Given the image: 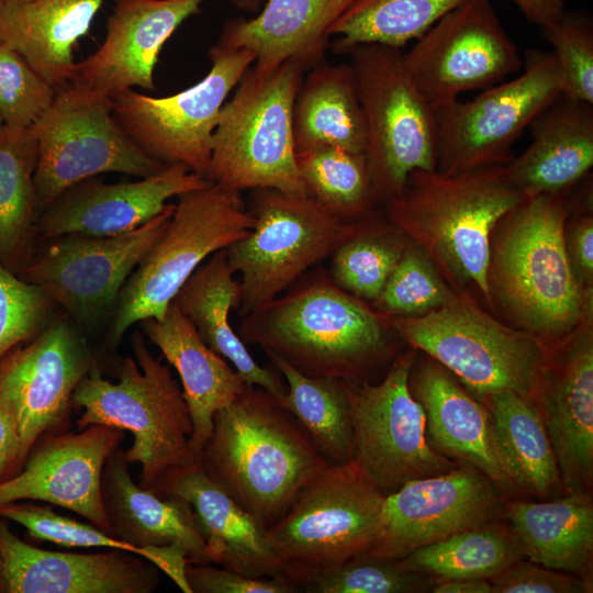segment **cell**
Returning a JSON list of instances; mask_svg holds the SVG:
<instances>
[{"mask_svg":"<svg viewBox=\"0 0 593 593\" xmlns=\"http://www.w3.org/2000/svg\"><path fill=\"white\" fill-rule=\"evenodd\" d=\"M105 0H0V46L58 89L70 82L74 51Z\"/></svg>","mask_w":593,"mask_h":593,"instance_id":"31","label":"cell"},{"mask_svg":"<svg viewBox=\"0 0 593 593\" xmlns=\"http://www.w3.org/2000/svg\"><path fill=\"white\" fill-rule=\"evenodd\" d=\"M409 385L424 410L426 436L436 451L480 470L503 495L519 491L499 450L485 405L435 360L413 363Z\"/></svg>","mask_w":593,"mask_h":593,"instance_id":"25","label":"cell"},{"mask_svg":"<svg viewBox=\"0 0 593 593\" xmlns=\"http://www.w3.org/2000/svg\"><path fill=\"white\" fill-rule=\"evenodd\" d=\"M366 125L365 155L377 200L399 193L416 170L436 169V111L411 79L401 48L367 44L349 53Z\"/></svg>","mask_w":593,"mask_h":593,"instance_id":"11","label":"cell"},{"mask_svg":"<svg viewBox=\"0 0 593 593\" xmlns=\"http://www.w3.org/2000/svg\"><path fill=\"white\" fill-rule=\"evenodd\" d=\"M131 345L134 358L121 362L119 382L104 379L94 363L76 388L72 404L83 409L78 429L102 424L133 435L124 458L141 465L139 485L154 491L172 473L198 466L190 448L193 427L169 365L153 356L139 332Z\"/></svg>","mask_w":593,"mask_h":593,"instance_id":"5","label":"cell"},{"mask_svg":"<svg viewBox=\"0 0 593 593\" xmlns=\"http://www.w3.org/2000/svg\"><path fill=\"white\" fill-rule=\"evenodd\" d=\"M253 230L225 248L239 275L238 312L248 315L278 298L301 275L358 231L307 195L257 189Z\"/></svg>","mask_w":593,"mask_h":593,"instance_id":"10","label":"cell"},{"mask_svg":"<svg viewBox=\"0 0 593 593\" xmlns=\"http://www.w3.org/2000/svg\"><path fill=\"white\" fill-rule=\"evenodd\" d=\"M186 578L191 593H294L287 578H253L211 563H188Z\"/></svg>","mask_w":593,"mask_h":593,"instance_id":"49","label":"cell"},{"mask_svg":"<svg viewBox=\"0 0 593 593\" xmlns=\"http://www.w3.org/2000/svg\"><path fill=\"white\" fill-rule=\"evenodd\" d=\"M20 437L13 417L0 407V482L18 471Z\"/></svg>","mask_w":593,"mask_h":593,"instance_id":"51","label":"cell"},{"mask_svg":"<svg viewBox=\"0 0 593 593\" xmlns=\"http://www.w3.org/2000/svg\"><path fill=\"white\" fill-rule=\"evenodd\" d=\"M93 365L85 339L64 317L0 360V407L13 417L20 437L18 471L36 441L66 418Z\"/></svg>","mask_w":593,"mask_h":593,"instance_id":"18","label":"cell"},{"mask_svg":"<svg viewBox=\"0 0 593 593\" xmlns=\"http://www.w3.org/2000/svg\"><path fill=\"white\" fill-rule=\"evenodd\" d=\"M37 141L31 127L0 130V262L22 269L31 261L38 216Z\"/></svg>","mask_w":593,"mask_h":593,"instance_id":"36","label":"cell"},{"mask_svg":"<svg viewBox=\"0 0 593 593\" xmlns=\"http://www.w3.org/2000/svg\"><path fill=\"white\" fill-rule=\"evenodd\" d=\"M128 466L119 446L103 468L101 492L111 535L138 548L177 546L189 563H212L191 505L136 484Z\"/></svg>","mask_w":593,"mask_h":593,"instance_id":"29","label":"cell"},{"mask_svg":"<svg viewBox=\"0 0 593 593\" xmlns=\"http://www.w3.org/2000/svg\"><path fill=\"white\" fill-rule=\"evenodd\" d=\"M154 492L180 496L191 505L212 563L253 578H286L266 529L199 465L172 473Z\"/></svg>","mask_w":593,"mask_h":593,"instance_id":"26","label":"cell"},{"mask_svg":"<svg viewBox=\"0 0 593 593\" xmlns=\"http://www.w3.org/2000/svg\"><path fill=\"white\" fill-rule=\"evenodd\" d=\"M210 181L183 165H169L133 182L104 183L92 178L64 191L36 220V235L53 239L79 233L112 236L126 233L161 213L170 198Z\"/></svg>","mask_w":593,"mask_h":593,"instance_id":"23","label":"cell"},{"mask_svg":"<svg viewBox=\"0 0 593 593\" xmlns=\"http://www.w3.org/2000/svg\"><path fill=\"white\" fill-rule=\"evenodd\" d=\"M354 1L265 0L253 18L228 21L217 43L249 51L261 70L286 61L305 70L322 63L332 26Z\"/></svg>","mask_w":593,"mask_h":593,"instance_id":"27","label":"cell"},{"mask_svg":"<svg viewBox=\"0 0 593 593\" xmlns=\"http://www.w3.org/2000/svg\"><path fill=\"white\" fill-rule=\"evenodd\" d=\"M303 71L294 61L271 70H246L220 111L209 181L237 191L276 189L306 195L296 166L292 130L293 105Z\"/></svg>","mask_w":593,"mask_h":593,"instance_id":"6","label":"cell"},{"mask_svg":"<svg viewBox=\"0 0 593 593\" xmlns=\"http://www.w3.org/2000/svg\"><path fill=\"white\" fill-rule=\"evenodd\" d=\"M292 130L295 152L336 146L365 153V118L349 63L311 68L294 100Z\"/></svg>","mask_w":593,"mask_h":593,"instance_id":"34","label":"cell"},{"mask_svg":"<svg viewBox=\"0 0 593 593\" xmlns=\"http://www.w3.org/2000/svg\"><path fill=\"white\" fill-rule=\"evenodd\" d=\"M468 0H355L334 23L335 49L348 54L359 45L401 48L416 41L445 14Z\"/></svg>","mask_w":593,"mask_h":593,"instance_id":"39","label":"cell"},{"mask_svg":"<svg viewBox=\"0 0 593 593\" xmlns=\"http://www.w3.org/2000/svg\"><path fill=\"white\" fill-rule=\"evenodd\" d=\"M138 324L181 379L193 427L190 448L199 462L215 413L247 384L227 360L203 342L192 322L172 302L161 320L149 317Z\"/></svg>","mask_w":593,"mask_h":593,"instance_id":"30","label":"cell"},{"mask_svg":"<svg viewBox=\"0 0 593 593\" xmlns=\"http://www.w3.org/2000/svg\"><path fill=\"white\" fill-rule=\"evenodd\" d=\"M9 1H24V0H9Z\"/></svg>","mask_w":593,"mask_h":593,"instance_id":"57","label":"cell"},{"mask_svg":"<svg viewBox=\"0 0 593 593\" xmlns=\"http://www.w3.org/2000/svg\"><path fill=\"white\" fill-rule=\"evenodd\" d=\"M407 243L394 226H359L333 253L331 280L350 295L371 303L381 293Z\"/></svg>","mask_w":593,"mask_h":593,"instance_id":"42","label":"cell"},{"mask_svg":"<svg viewBox=\"0 0 593 593\" xmlns=\"http://www.w3.org/2000/svg\"><path fill=\"white\" fill-rule=\"evenodd\" d=\"M177 198L164 233L119 293L109 335L113 347L135 323L161 320L202 261L245 237L255 225L240 191L210 181Z\"/></svg>","mask_w":593,"mask_h":593,"instance_id":"7","label":"cell"},{"mask_svg":"<svg viewBox=\"0 0 593 593\" xmlns=\"http://www.w3.org/2000/svg\"><path fill=\"white\" fill-rule=\"evenodd\" d=\"M204 0H115L99 48L76 64L69 83L113 99L138 87L154 90V72L165 43Z\"/></svg>","mask_w":593,"mask_h":593,"instance_id":"22","label":"cell"},{"mask_svg":"<svg viewBox=\"0 0 593 593\" xmlns=\"http://www.w3.org/2000/svg\"><path fill=\"white\" fill-rule=\"evenodd\" d=\"M225 250L214 253L180 288L172 303L192 322L203 342L227 360L247 385H257L280 402L287 393L281 376L260 367L230 324V313L240 300Z\"/></svg>","mask_w":593,"mask_h":593,"instance_id":"33","label":"cell"},{"mask_svg":"<svg viewBox=\"0 0 593 593\" xmlns=\"http://www.w3.org/2000/svg\"><path fill=\"white\" fill-rule=\"evenodd\" d=\"M504 514L525 559L592 581V493L541 502L508 500Z\"/></svg>","mask_w":593,"mask_h":593,"instance_id":"32","label":"cell"},{"mask_svg":"<svg viewBox=\"0 0 593 593\" xmlns=\"http://www.w3.org/2000/svg\"><path fill=\"white\" fill-rule=\"evenodd\" d=\"M532 142L505 165L525 198L567 193L593 166V104L560 94L529 124Z\"/></svg>","mask_w":593,"mask_h":593,"instance_id":"28","label":"cell"},{"mask_svg":"<svg viewBox=\"0 0 593 593\" xmlns=\"http://www.w3.org/2000/svg\"><path fill=\"white\" fill-rule=\"evenodd\" d=\"M403 61L435 111L463 92L501 82L523 66L490 0H468L445 14L403 53Z\"/></svg>","mask_w":593,"mask_h":593,"instance_id":"16","label":"cell"},{"mask_svg":"<svg viewBox=\"0 0 593 593\" xmlns=\"http://www.w3.org/2000/svg\"><path fill=\"white\" fill-rule=\"evenodd\" d=\"M535 402L558 462L564 493L593 485V325L548 347Z\"/></svg>","mask_w":593,"mask_h":593,"instance_id":"21","label":"cell"},{"mask_svg":"<svg viewBox=\"0 0 593 593\" xmlns=\"http://www.w3.org/2000/svg\"><path fill=\"white\" fill-rule=\"evenodd\" d=\"M525 559L510 527L497 521L456 533L423 546L402 560L433 582L445 579H492Z\"/></svg>","mask_w":593,"mask_h":593,"instance_id":"37","label":"cell"},{"mask_svg":"<svg viewBox=\"0 0 593 593\" xmlns=\"http://www.w3.org/2000/svg\"><path fill=\"white\" fill-rule=\"evenodd\" d=\"M432 585L426 574L407 569L401 559L362 553L307 577L298 588L306 593H416Z\"/></svg>","mask_w":593,"mask_h":593,"instance_id":"43","label":"cell"},{"mask_svg":"<svg viewBox=\"0 0 593 593\" xmlns=\"http://www.w3.org/2000/svg\"><path fill=\"white\" fill-rule=\"evenodd\" d=\"M3 125H4V124H3V121H2V119L0 118V130H1V127H2Z\"/></svg>","mask_w":593,"mask_h":593,"instance_id":"56","label":"cell"},{"mask_svg":"<svg viewBox=\"0 0 593 593\" xmlns=\"http://www.w3.org/2000/svg\"><path fill=\"white\" fill-rule=\"evenodd\" d=\"M523 72L469 101L436 111V169L444 172L506 165L512 146L532 121L561 94L555 56L530 49Z\"/></svg>","mask_w":593,"mask_h":593,"instance_id":"14","label":"cell"},{"mask_svg":"<svg viewBox=\"0 0 593 593\" xmlns=\"http://www.w3.org/2000/svg\"><path fill=\"white\" fill-rule=\"evenodd\" d=\"M55 305L44 290L0 262V360L20 343L40 334Z\"/></svg>","mask_w":593,"mask_h":593,"instance_id":"46","label":"cell"},{"mask_svg":"<svg viewBox=\"0 0 593 593\" xmlns=\"http://www.w3.org/2000/svg\"><path fill=\"white\" fill-rule=\"evenodd\" d=\"M37 141L38 211L76 183L105 172L138 178L166 166L142 152L119 126L112 100L67 83L31 127Z\"/></svg>","mask_w":593,"mask_h":593,"instance_id":"12","label":"cell"},{"mask_svg":"<svg viewBox=\"0 0 593 593\" xmlns=\"http://www.w3.org/2000/svg\"><path fill=\"white\" fill-rule=\"evenodd\" d=\"M198 465L267 529L331 463L275 395L246 385L215 413Z\"/></svg>","mask_w":593,"mask_h":593,"instance_id":"2","label":"cell"},{"mask_svg":"<svg viewBox=\"0 0 593 593\" xmlns=\"http://www.w3.org/2000/svg\"><path fill=\"white\" fill-rule=\"evenodd\" d=\"M265 0H230L238 10L257 13Z\"/></svg>","mask_w":593,"mask_h":593,"instance_id":"54","label":"cell"},{"mask_svg":"<svg viewBox=\"0 0 593 593\" xmlns=\"http://www.w3.org/2000/svg\"><path fill=\"white\" fill-rule=\"evenodd\" d=\"M458 293L430 259L407 243L402 257L371 307L387 316H422L451 303Z\"/></svg>","mask_w":593,"mask_h":593,"instance_id":"44","label":"cell"},{"mask_svg":"<svg viewBox=\"0 0 593 593\" xmlns=\"http://www.w3.org/2000/svg\"><path fill=\"white\" fill-rule=\"evenodd\" d=\"M569 211L566 193L527 197L501 217L490 240L491 311L547 347L592 320L593 289L577 282L566 256Z\"/></svg>","mask_w":593,"mask_h":593,"instance_id":"1","label":"cell"},{"mask_svg":"<svg viewBox=\"0 0 593 593\" xmlns=\"http://www.w3.org/2000/svg\"><path fill=\"white\" fill-rule=\"evenodd\" d=\"M0 593H3V564L0 556Z\"/></svg>","mask_w":593,"mask_h":593,"instance_id":"55","label":"cell"},{"mask_svg":"<svg viewBox=\"0 0 593 593\" xmlns=\"http://www.w3.org/2000/svg\"><path fill=\"white\" fill-rule=\"evenodd\" d=\"M384 497L353 460L328 465L266 529L286 578L298 588L307 577L366 553L379 533Z\"/></svg>","mask_w":593,"mask_h":593,"instance_id":"9","label":"cell"},{"mask_svg":"<svg viewBox=\"0 0 593 593\" xmlns=\"http://www.w3.org/2000/svg\"><path fill=\"white\" fill-rule=\"evenodd\" d=\"M434 593H491V583L488 579H445L433 582Z\"/></svg>","mask_w":593,"mask_h":593,"instance_id":"53","label":"cell"},{"mask_svg":"<svg viewBox=\"0 0 593 593\" xmlns=\"http://www.w3.org/2000/svg\"><path fill=\"white\" fill-rule=\"evenodd\" d=\"M553 48L561 94L593 104V22L589 13L570 11L542 29Z\"/></svg>","mask_w":593,"mask_h":593,"instance_id":"45","label":"cell"},{"mask_svg":"<svg viewBox=\"0 0 593 593\" xmlns=\"http://www.w3.org/2000/svg\"><path fill=\"white\" fill-rule=\"evenodd\" d=\"M414 354L396 358L379 382H345L353 424V461L384 494L458 463L436 451L409 378ZM460 465V463H459Z\"/></svg>","mask_w":593,"mask_h":593,"instance_id":"15","label":"cell"},{"mask_svg":"<svg viewBox=\"0 0 593 593\" xmlns=\"http://www.w3.org/2000/svg\"><path fill=\"white\" fill-rule=\"evenodd\" d=\"M528 21L546 29L564 13L567 0H511Z\"/></svg>","mask_w":593,"mask_h":593,"instance_id":"52","label":"cell"},{"mask_svg":"<svg viewBox=\"0 0 593 593\" xmlns=\"http://www.w3.org/2000/svg\"><path fill=\"white\" fill-rule=\"evenodd\" d=\"M563 244L570 269L583 289H593V216L585 213L568 215L563 228Z\"/></svg>","mask_w":593,"mask_h":593,"instance_id":"50","label":"cell"},{"mask_svg":"<svg viewBox=\"0 0 593 593\" xmlns=\"http://www.w3.org/2000/svg\"><path fill=\"white\" fill-rule=\"evenodd\" d=\"M495 440L515 484L549 500L564 493L556 455L533 398L501 392L482 400Z\"/></svg>","mask_w":593,"mask_h":593,"instance_id":"35","label":"cell"},{"mask_svg":"<svg viewBox=\"0 0 593 593\" xmlns=\"http://www.w3.org/2000/svg\"><path fill=\"white\" fill-rule=\"evenodd\" d=\"M286 379L287 393L281 404L298 419L331 465L353 459V424L345 382L313 378L284 360L267 355Z\"/></svg>","mask_w":593,"mask_h":593,"instance_id":"38","label":"cell"},{"mask_svg":"<svg viewBox=\"0 0 593 593\" xmlns=\"http://www.w3.org/2000/svg\"><path fill=\"white\" fill-rule=\"evenodd\" d=\"M124 437L125 430L102 424L46 435L33 446L23 469L0 482V507L43 501L75 512L111 534L101 479L108 458Z\"/></svg>","mask_w":593,"mask_h":593,"instance_id":"20","label":"cell"},{"mask_svg":"<svg viewBox=\"0 0 593 593\" xmlns=\"http://www.w3.org/2000/svg\"><path fill=\"white\" fill-rule=\"evenodd\" d=\"M503 494L480 470H452L412 480L385 494L379 533L370 556L403 559L456 533L496 521Z\"/></svg>","mask_w":593,"mask_h":593,"instance_id":"19","label":"cell"},{"mask_svg":"<svg viewBox=\"0 0 593 593\" xmlns=\"http://www.w3.org/2000/svg\"><path fill=\"white\" fill-rule=\"evenodd\" d=\"M412 347L441 365L481 400L501 392L535 398L548 347L503 324L469 295L422 316H388ZM535 400V399H534Z\"/></svg>","mask_w":593,"mask_h":593,"instance_id":"8","label":"cell"},{"mask_svg":"<svg viewBox=\"0 0 593 593\" xmlns=\"http://www.w3.org/2000/svg\"><path fill=\"white\" fill-rule=\"evenodd\" d=\"M390 325L387 315L320 279L244 316L238 336L305 376L361 382L391 358Z\"/></svg>","mask_w":593,"mask_h":593,"instance_id":"4","label":"cell"},{"mask_svg":"<svg viewBox=\"0 0 593 593\" xmlns=\"http://www.w3.org/2000/svg\"><path fill=\"white\" fill-rule=\"evenodd\" d=\"M491 593H588L592 581L522 559L490 579Z\"/></svg>","mask_w":593,"mask_h":593,"instance_id":"48","label":"cell"},{"mask_svg":"<svg viewBox=\"0 0 593 593\" xmlns=\"http://www.w3.org/2000/svg\"><path fill=\"white\" fill-rule=\"evenodd\" d=\"M524 199L510 183L505 165H496L456 172L416 170L384 202L391 224L430 259L448 286L491 310V235Z\"/></svg>","mask_w":593,"mask_h":593,"instance_id":"3","label":"cell"},{"mask_svg":"<svg viewBox=\"0 0 593 593\" xmlns=\"http://www.w3.org/2000/svg\"><path fill=\"white\" fill-rule=\"evenodd\" d=\"M306 195L343 220L367 213L377 201L365 153L336 146L295 152Z\"/></svg>","mask_w":593,"mask_h":593,"instance_id":"41","label":"cell"},{"mask_svg":"<svg viewBox=\"0 0 593 593\" xmlns=\"http://www.w3.org/2000/svg\"><path fill=\"white\" fill-rule=\"evenodd\" d=\"M3 593H149L159 569L124 550L60 552L32 546L0 516Z\"/></svg>","mask_w":593,"mask_h":593,"instance_id":"24","label":"cell"},{"mask_svg":"<svg viewBox=\"0 0 593 593\" xmlns=\"http://www.w3.org/2000/svg\"><path fill=\"white\" fill-rule=\"evenodd\" d=\"M175 204L133 231L93 236L79 233L53 238L21 269L20 278L36 284L75 320L92 323L113 305L130 275L161 236Z\"/></svg>","mask_w":593,"mask_h":593,"instance_id":"17","label":"cell"},{"mask_svg":"<svg viewBox=\"0 0 593 593\" xmlns=\"http://www.w3.org/2000/svg\"><path fill=\"white\" fill-rule=\"evenodd\" d=\"M208 56V74L184 90L153 97L130 89L112 99L114 120L142 152L165 166L183 165L205 178L220 111L255 61L249 51L217 42Z\"/></svg>","mask_w":593,"mask_h":593,"instance_id":"13","label":"cell"},{"mask_svg":"<svg viewBox=\"0 0 593 593\" xmlns=\"http://www.w3.org/2000/svg\"><path fill=\"white\" fill-rule=\"evenodd\" d=\"M55 94L56 89L20 55L0 46V118L4 125L32 127Z\"/></svg>","mask_w":593,"mask_h":593,"instance_id":"47","label":"cell"},{"mask_svg":"<svg viewBox=\"0 0 593 593\" xmlns=\"http://www.w3.org/2000/svg\"><path fill=\"white\" fill-rule=\"evenodd\" d=\"M0 516L24 527L37 540L64 547L105 548L136 553L166 573L182 591L190 588L186 578L188 558L177 546L135 547L93 524H86L54 512L51 507L31 502H13L0 507Z\"/></svg>","mask_w":593,"mask_h":593,"instance_id":"40","label":"cell"}]
</instances>
